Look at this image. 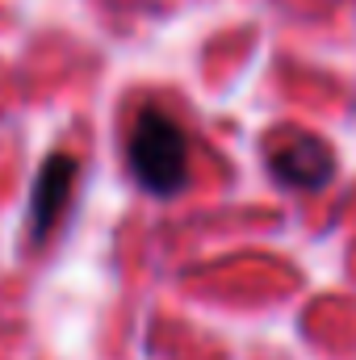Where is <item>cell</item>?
Returning <instances> with one entry per match:
<instances>
[{"label":"cell","instance_id":"obj_1","mask_svg":"<svg viewBox=\"0 0 356 360\" xmlns=\"http://www.w3.org/2000/svg\"><path fill=\"white\" fill-rule=\"evenodd\" d=\"M126 160H130L134 180L155 197H177L189 184V139H184L177 117L155 109V105H147L134 117Z\"/></svg>","mask_w":356,"mask_h":360},{"label":"cell","instance_id":"obj_2","mask_svg":"<svg viewBox=\"0 0 356 360\" xmlns=\"http://www.w3.org/2000/svg\"><path fill=\"white\" fill-rule=\"evenodd\" d=\"M268 168L285 188H323L336 176V155L319 134H281L268 147Z\"/></svg>","mask_w":356,"mask_h":360},{"label":"cell","instance_id":"obj_3","mask_svg":"<svg viewBox=\"0 0 356 360\" xmlns=\"http://www.w3.org/2000/svg\"><path fill=\"white\" fill-rule=\"evenodd\" d=\"M76 172H80L76 155H63V151H55L42 164V172L34 180V197H30V231H34V239H46L55 231V222L63 218Z\"/></svg>","mask_w":356,"mask_h":360}]
</instances>
